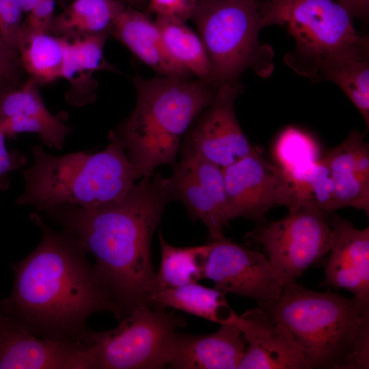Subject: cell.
<instances>
[{
    "instance_id": "cell-6",
    "label": "cell",
    "mask_w": 369,
    "mask_h": 369,
    "mask_svg": "<svg viewBox=\"0 0 369 369\" xmlns=\"http://www.w3.org/2000/svg\"><path fill=\"white\" fill-rule=\"evenodd\" d=\"M264 26L284 27L295 42L291 62L308 75L327 63L368 50V38L358 33L347 12L333 0H269L260 6ZM296 64V65H297Z\"/></svg>"
},
{
    "instance_id": "cell-11",
    "label": "cell",
    "mask_w": 369,
    "mask_h": 369,
    "mask_svg": "<svg viewBox=\"0 0 369 369\" xmlns=\"http://www.w3.org/2000/svg\"><path fill=\"white\" fill-rule=\"evenodd\" d=\"M179 152L172 174L165 178L171 200L181 202L191 219L204 223L212 241L225 238L230 219L222 167L186 148Z\"/></svg>"
},
{
    "instance_id": "cell-31",
    "label": "cell",
    "mask_w": 369,
    "mask_h": 369,
    "mask_svg": "<svg viewBox=\"0 0 369 369\" xmlns=\"http://www.w3.org/2000/svg\"><path fill=\"white\" fill-rule=\"evenodd\" d=\"M56 0H38L23 23L22 34L50 33Z\"/></svg>"
},
{
    "instance_id": "cell-13",
    "label": "cell",
    "mask_w": 369,
    "mask_h": 369,
    "mask_svg": "<svg viewBox=\"0 0 369 369\" xmlns=\"http://www.w3.org/2000/svg\"><path fill=\"white\" fill-rule=\"evenodd\" d=\"M222 172L230 220L245 217L262 223L273 206L289 208L290 191L284 171L268 162L257 148L222 167Z\"/></svg>"
},
{
    "instance_id": "cell-1",
    "label": "cell",
    "mask_w": 369,
    "mask_h": 369,
    "mask_svg": "<svg viewBox=\"0 0 369 369\" xmlns=\"http://www.w3.org/2000/svg\"><path fill=\"white\" fill-rule=\"evenodd\" d=\"M29 218L41 238L28 256L12 264L13 288L0 301V313L36 337L64 342H83L87 320L95 313L123 318L79 241L64 229L53 230L38 212Z\"/></svg>"
},
{
    "instance_id": "cell-18",
    "label": "cell",
    "mask_w": 369,
    "mask_h": 369,
    "mask_svg": "<svg viewBox=\"0 0 369 369\" xmlns=\"http://www.w3.org/2000/svg\"><path fill=\"white\" fill-rule=\"evenodd\" d=\"M246 348L242 333L232 325H220L217 331L201 336L177 331L167 366L178 369H236Z\"/></svg>"
},
{
    "instance_id": "cell-33",
    "label": "cell",
    "mask_w": 369,
    "mask_h": 369,
    "mask_svg": "<svg viewBox=\"0 0 369 369\" xmlns=\"http://www.w3.org/2000/svg\"><path fill=\"white\" fill-rule=\"evenodd\" d=\"M5 135L0 124V191H7L10 185V174L22 169L27 162L25 156L17 150H8Z\"/></svg>"
},
{
    "instance_id": "cell-38",
    "label": "cell",
    "mask_w": 369,
    "mask_h": 369,
    "mask_svg": "<svg viewBox=\"0 0 369 369\" xmlns=\"http://www.w3.org/2000/svg\"><path fill=\"white\" fill-rule=\"evenodd\" d=\"M9 89L8 87H6L3 85H0V94L5 91V90Z\"/></svg>"
},
{
    "instance_id": "cell-34",
    "label": "cell",
    "mask_w": 369,
    "mask_h": 369,
    "mask_svg": "<svg viewBox=\"0 0 369 369\" xmlns=\"http://www.w3.org/2000/svg\"><path fill=\"white\" fill-rule=\"evenodd\" d=\"M20 64V59L0 51V85L8 87L16 80Z\"/></svg>"
},
{
    "instance_id": "cell-5",
    "label": "cell",
    "mask_w": 369,
    "mask_h": 369,
    "mask_svg": "<svg viewBox=\"0 0 369 369\" xmlns=\"http://www.w3.org/2000/svg\"><path fill=\"white\" fill-rule=\"evenodd\" d=\"M137 102L131 115L112 131L141 178L161 165L173 166L181 139L212 102L217 87L205 80L160 76L133 78Z\"/></svg>"
},
{
    "instance_id": "cell-22",
    "label": "cell",
    "mask_w": 369,
    "mask_h": 369,
    "mask_svg": "<svg viewBox=\"0 0 369 369\" xmlns=\"http://www.w3.org/2000/svg\"><path fill=\"white\" fill-rule=\"evenodd\" d=\"M363 135L356 130L325 157L334 183L338 208L353 207L369 213V181L357 173L355 159Z\"/></svg>"
},
{
    "instance_id": "cell-20",
    "label": "cell",
    "mask_w": 369,
    "mask_h": 369,
    "mask_svg": "<svg viewBox=\"0 0 369 369\" xmlns=\"http://www.w3.org/2000/svg\"><path fill=\"white\" fill-rule=\"evenodd\" d=\"M107 33L86 36L68 39L61 78L71 82L72 86L67 95L70 104L82 106L90 102L94 97V87L90 86L92 73L102 69L112 70L103 55Z\"/></svg>"
},
{
    "instance_id": "cell-30",
    "label": "cell",
    "mask_w": 369,
    "mask_h": 369,
    "mask_svg": "<svg viewBox=\"0 0 369 369\" xmlns=\"http://www.w3.org/2000/svg\"><path fill=\"white\" fill-rule=\"evenodd\" d=\"M23 14L18 0H0V51L16 59H19Z\"/></svg>"
},
{
    "instance_id": "cell-4",
    "label": "cell",
    "mask_w": 369,
    "mask_h": 369,
    "mask_svg": "<svg viewBox=\"0 0 369 369\" xmlns=\"http://www.w3.org/2000/svg\"><path fill=\"white\" fill-rule=\"evenodd\" d=\"M109 139L100 152L62 156L34 145L33 163L22 172L25 189L15 204L42 212L62 204L93 209L124 198L141 175L112 131Z\"/></svg>"
},
{
    "instance_id": "cell-25",
    "label": "cell",
    "mask_w": 369,
    "mask_h": 369,
    "mask_svg": "<svg viewBox=\"0 0 369 369\" xmlns=\"http://www.w3.org/2000/svg\"><path fill=\"white\" fill-rule=\"evenodd\" d=\"M155 22L172 60L198 79L208 81L210 62L199 35L185 22L174 18L156 16Z\"/></svg>"
},
{
    "instance_id": "cell-32",
    "label": "cell",
    "mask_w": 369,
    "mask_h": 369,
    "mask_svg": "<svg viewBox=\"0 0 369 369\" xmlns=\"http://www.w3.org/2000/svg\"><path fill=\"white\" fill-rule=\"evenodd\" d=\"M197 0H149L147 12L185 22L191 18Z\"/></svg>"
},
{
    "instance_id": "cell-7",
    "label": "cell",
    "mask_w": 369,
    "mask_h": 369,
    "mask_svg": "<svg viewBox=\"0 0 369 369\" xmlns=\"http://www.w3.org/2000/svg\"><path fill=\"white\" fill-rule=\"evenodd\" d=\"M210 67L208 82L219 86L237 81L254 67L261 54L264 27L256 0H197L191 16Z\"/></svg>"
},
{
    "instance_id": "cell-36",
    "label": "cell",
    "mask_w": 369,
    "mask_h": 369,
    "mask_svg": "<svg viewBox=\"0 0 369 369\" xmlns=\"http://www.w3.org/2000/svg\"><path fill=\"white\" fill-rule=\"evenodd\" d=\"M38 0H18L23 13L27 14L34 6Z\"/></svg>"
},
{
    "instance_id": "cell-27",
    "label": "cell",
    "mask_w": 369,
    "mask_h": 369,
    "mask_svg": "<svg viewBox=\"0 0 369 369\" xmlns=\"http://www.w3.org/2000/svg\"><path fill=\"white\" fill-rule=\"evenodd\" d=\"M161 264L156 275V290L176 288L204 279V264L210 243L180 247L168 243L159 232Z\"/></svg>"
},
{
    "instance_id": "cell-3",
    "label": "cell",
    "mask_w": 369,
    "mask_h": 369,
    "mask_svg": "<svg viewBox=\"0 0 369 369\" xmlns=\"http://www.w3.org/2000/svg\"><path fill=\"white\" fill-rule=\"evenodd\" d=\"M264 309L297 345L308 369L369 368V302L295 282Z\"/></svg>"
},
{
    "instance_id": "cell-23",
    "label": "cell",
    "mask_w": 369,
    "mask_h": 369,
    "mask_svg": "<svg viewBox=\"0 0 369 369\" xmlns=\"http://www.w3.org/2000/svg\"><path fill=\"white\" fill-rule=\"evenodd\" d=\"M226 294L197 282L157 290L150 305L165 310L172 308L219 325H230L236 314L228 305Z\"/></svg>"
},
{
    "instance_id": "cell-26",
    "label": "cell",
    "mask_w": 369,
    "mask_h": 369,
    "mask_svg": "<svg viewBox=\"0 0 369 369\" xmlns=\"http://www.w3.org/2000/svg\"><path fill=\"white\" fill-rule=\"evenodd\" d=\"M68 38L51 33L23 35L18 46L20 64L38 83L61 78Z\"/></svg>"
},
{
    "instance_id": "cell-29",
    "label": "cell",
    "mask_w": 369,
    "mask_h": 369,
    "mask_svg": "<svg viewBox=\"0 0 369 369\" xmlns=\"http://www.w3.org/2000/svg\"><path fill=\"white\" fill-rule=\"evenodd\" d=\"M273 155L278 166L286 172L320 158L316 141L294 127H288L280 133L274 145Z\"/></svg>"
},
{
    "instance_id": "cell-37",
    "label": "cell",
    "mask_w": 369,
    "mask_h": 369,
    "mask_svg": "<svg viewBox=\"0 0 369 369\" xmlns=\"http://www.w3.org/2000/svg\"><path fill=\"white\" fill-rule=\"evenodd\" d=\"M124 4H129L133 6L143 5L146 0H120Z\"/></svg>"
},
{
    "instance_id": "cell-19",
    "label": "cell",
    "mask_w": 369,
    "mask_h": 369,
    "mask_svg": "<svg viewBox=\"0 0 369 369\" xmlns=\"http://www.w3.org/2000/svg\"><path fill=\"white\" fill-rule=\"evenodd\" d=\"M111 33L160 76L189 79L191 75L169 57L156 22L146 14L126 8Z\"/></svg>"
},
{
    "instance_id": "cell-9",
    "label": "cell",
    "mask_w": 369,
    "mask_h": 369,
    "mask_svg": "<svg viewBox=\"0 0 369 369\" xmlns=\"http://www.w3.org/2000/svg\"><path fill=\"white\" fill-rule=\"evenodd\" d=\"M330 214L310 208L289 210L283 218L247 233L245 241L262 248L284 287L328 254Z\"/></svg>"
},
{
    "instance_id": "cell-8",
    "label": "cell",
    "mask_w": 369,
    "mask_h": 369,
    "mask_svg": "<svg viewBox=\"0 0 369 369\" xmlns=\"http://www.w3.org/2000/svg\"><path fill=\"white\" fill-rule=\"evenodd\" d=\"M180 315L141 305L130 311L118 326L105 331L88 329L94 369H154L167 364L174 337L186 326Z\"/></svg>"
},
{
    "instance_id": "cell-28",
    "label": "cell",
    "mask_w": 369,
    "mask_h": 369,
    "mask_svg": "<svg viewBox=\"0 0 369 369\" xmlns=\"http://www.w3.org/2000/svg\"><path fill=\"white\" fill-rule=\"evenodd\" d=\"M323 77L338 85L369 126L368 51H360L331 61L319 71Z\"/></svg>"
},
{
    "instance_id": "cell-14",
    "label": "cell",
    "mask_w": 369,
    "mask_h": 369,
    "mask_svg": "<svg viewBox=\"0 0 369 369\" xmlns=\"http://www.w3.org/2000/svg\"><path fill=\"white\" fill-rule=\"evenodd\" d=\"M0 369H94L86 342L36 337L0 313Z\"/></svg>"
},
{
    "instance_id": "cell-21",
    "label": "cell",
    "mask_w": 369,
    "mask_h": 369,
    "mask_svg": "<svg viewBox=\"0 0 369 369\" xmlns=\"http://www.w3.org/2000/svg\"><path fill=\"white\" fill-rule=\"evenodd\" d=\"M126 8L120 0H74L54 16L50 33L68 39L109 34Z\"/></svg>"
},
{
    "instance_id": "cell-16",
    "label": "cell",
    "mask_w": 369,
    "mask_h": 369,
    "mask_svg": "<svg viewBox=\"0 0 369 369\" xmlns=\"http://www.w3.org/2000/svg\"><path fill=\"white\" fill-rule=\"evenodd\" d=\"M329 258L323 286L345 289L369 302V228L359 229L331 213Z\"/></svg>"
},
{
    "instance_id": "cell-17",
    "label": "cell",
    "mask_w": 369,
    "mask_h": 369,
    "mask_svg": "<svg viewBox=\"0 0 369 369\" xmlns=\"http://www.w3.org/2000/svg\"><path fill=\"white\" fill-rule=\"evenodd\" d=\"M0 124L6 138L33 133L44 145L58 150L72 131L70 125L49 111L38 83L31 77L18 88H9L0 94Z\"/></svg>"
},
{
    "instance_id": "cell-15",
    "label": "cell",
    "mask_w": 369,
    "mask_h": 369,
    "mask_svg": "<svg viewBox=\"0 0 369 369\" xmlns=\"http://www.w3.org/2000/svg\"><path fill=\"white\" fill-rule=\"evenodd\" d=\"M230 325L247 343L239 369H308L297 345L264 308L236 314Z\"/></svg>"
},
{
    "instance_id": "cell-35",
    "label": "cell",
    "mask_w": 369,
    "mask_h": 369,
    "mask_svg": "<svg viewBox=\"0 0 369 369\" xmlns=\"http://www.w3.org/2000/svg\"><path fill=\"white\" fill-rule=\"evenodd\" d=\"M352 20L366 19L369 13V0H336Z\"/></svg>"
},
{
    "instance_id": "cell-24",
    "label": "cell",
    "mask_w": 369,
    "mask_h": 369,
    "mask_svg": "<svg viewBox=\"0 0 369 369\" xmlns=\"http://www.w3.org/2000/svg\"><path fill=\"white\" fill-rule=\"evenodd\" d=\"M284 172L290 191L289 210L310 208L330 214L338 208L334 183L325 157Z\"/></svg>"
},
{
    "instance_id": "cell-10",
    "label": "cell",
    "mask_w": 369,
    "mask_h": 369,
    "mask_svg": "<svg viewBox=\"0 0 369 369\" xmlns=\"http://www.w3.org/2000/svg\"><path fill=\"white\" fill-rule=\"evenodd\" d=\"M204 278L225 294L250 298L266 308L280 295L283 285L265 255L223 238L210 243Z\"/></svg>"
},
{
    "instance_id": "cell-2",
    "label": "cell",
    "mask_w": 369,
    "mask_h": 369,
    "mask_svg": "<svg viewBox=\"0 0 369 369\" xmlns=\"http://www.w3.org/2000/svg\"><path fill=\"white\" fill-rule=\"evenodd\" d=\"M170 201L165 178L156 173L141 178L119 201L93 209L62 204L42 212L94 256L102 282L126 316L150 305L156 290L151 242Z\"/></svg>"
},
{
    "instance_id": "cell-12",
    "label": "cell",
    "mask_w": 369,
    "mask_h": 369,
    "mask_svg": "<svg viewBox=\"0 0 369 369\" xmlns=\"http://www.w3.org/2000/svg\"><path fill=\"white\" fill-rule=\"evenodd\" d=\"M240 92L237 81L219 85L212 102L184 134L180 148L189 150L221 167L250 154L255 147L244 134L235 113Z\"/></svg>"
}]
</instances>
